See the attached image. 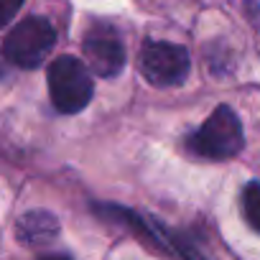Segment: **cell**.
<instances>
[{
    "label": "cell",
    "instance_id": "1",
    "mask_svg": "<svg viewBox=\"0 0 260 260\" xmlns=\"http://www.w3.org/2000/svg\"><path fill=\"white\" fill-rule=\"evenodd\" d=\"M245 136H242V125L237 120V115L232 112V107L219 105L197 133L189 138V148L197 156L212 158V161H224L232 158L242 151Z\"/></svg>",
    "mask_w": 260,
    "mask_h": 260
},
{
    "label": "cell",
    "instance_id": "2",
    "mask_svg": "<svg viewBox=\"0 0 260 260\" xmlns=\"http://www.w3.org/2000/svg\"><path fill=\"white\" fill-rule=\"evenodd\" d=\"M46 79H49L51 102H54V107L59 112L74 115V112H79L89 105L94 84H92V77H89L87 67L77 56L54 59L49 72H46Z\"/></svg>",
    "mask_w": 260,
    "mask_h": 260
},
{
    "label": "cell",
    "instance_id": "3",
    "mask_svg": "<svg viewBox=\"0 0 260 260\" xmlns=\"http://www.w3.org/2000/svg\"><path fill=\"white\" fill-rule=\"evenodd\" d=\"M54 44H56L54 26L46 18L31 16L8 31L3 41V56L21 69H36L49 56Z\"/></svg>",
    "mask_w": 260,
    "mask_h": 260
},
{
    "label": "cell",
    "instance_id": "4",
    "mask_svg": "<svg viewBox=\"0 0 260 260\" xmlns=\"http://www.w3.org/2000/svg\"><path fill=\"white\" fill-rule=\"evenodd\" d=\"M138 69L153 87H179L189 77L191 59L184 46L169 41H146L138 54Z\"/></svg>",
    "mask_w": 260,
    "mask_h": 260
},
{
    "label": "cell",
    "instance_id": "5",
    "mask_svg": "<svg viewBox=\"0 0 260 260\" xmlns=\"http://www.w3.org/2000/svg\"><path fill=\"white\" fill-rule=\"evenodd\" d=\"M82 51H84V59H87L89 69L97 77L112 79L125 67V46L120 41V34L107 23H97V26H92L87 31Z\"/></svg>",
    "mask_w": 260,
    "mask_h": 260
},
{
    "label": "cell",
    "instance_id": "6",
    "mask_svg": "<svg viewBox=\"0 0 260 260\" xmlns=\"http://www.w3.org/2000/svg\"><path fill=\"white\" fill-rule=\"evenodd\" d=\"M16 232H18V240L23 245L39 247V245H49L59 235V222H56L54 214L41 212V209H34V212H26L18 219Z\"/></svg>",
    "mask_w": 260,
    "mask_h": 260
},
{
    "label": "cell",
    "instance_id": "7",
    "mask_svg": "<svg viewBox=\"0 0 260 260\" xmlns=\"http://www.w3.org/2000/svg\"><path fill=\"white\" fill-rule=\"evenodd\" d=\"M242 214L247 224L260 232V181H250L242 189Z\"/></svg>",
    "mask_w": 260,
    "mask_h": 260
},
{
    "label": "cell",
    "instance_id": "8",
    "mask_svg": "<svg viewBox=\"0 0 260 260\" xmlns=\"http://www.w3.org/2000/svg\"><path fill=\"white\" fill-rule=\"evenodd\" d=\"M21 6H23V0H0V23L8 26L21 11Z\"/></svg>",
    "mask_w": 260,
    "mask_h": 260
},
{
    "label": "cell",
    "instance_id": "9",
    "mask_svg": "<svg viewBox=\"0 0 260 260\" xmlns=\"http://www.w3.org/2000/svg\"><path fill=\"white\" fill-rule=\"evenodd\" d=\"M39 260H72V257L64 255V252H54V255H41Z\"/></svg>",
    "mask_w": 260,
    "mask_h": 260
}]
</instances>
